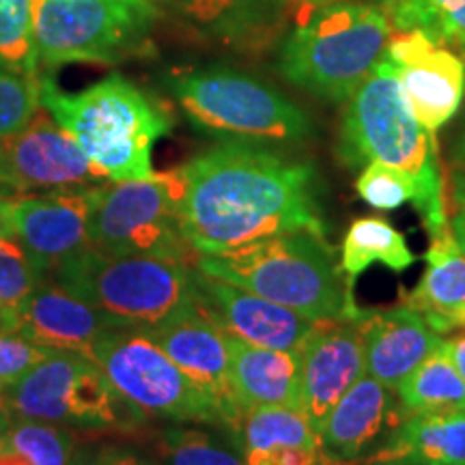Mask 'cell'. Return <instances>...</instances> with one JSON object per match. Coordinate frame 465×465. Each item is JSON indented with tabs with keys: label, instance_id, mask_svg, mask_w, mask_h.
Listing matches in <instances>:
<instances>
[{
	"label": "cell",
	"instance_id": "6da1fadb",
	"mask_svg": "<svg viewBox=\"0 0 465 465\" xmlns=\"http://www.w3.org/2000/svg\"><path fill=\"white\" fill-rule=\"evenodd\" d=\"M182 226L196 254L295 231L328 235L317 168L272 144L223 141L179 166Z\"/></svg>",
	"mask_w": 465,
	"mask_h": 465
},
{
	"label": "cell",
	"instance_id": "7a4b0ae2",
	"mask_svg": "<svg viewBox=\"0 0 465 465\" xmlns=\"http://www.w3.org/2000/svg\"><path fill=\"white\" fill-rule=\"evenodd\" d=\"M194 267L287 306L311 322H342L362 312L342 276L336 250L315 231L267 237L218 254H196Z\"/></svg>",
	"mask_w": 465,
	"mask_h": 465
},
{
	"label": "cell",
	"instance_id": "3957f363",
	"mask_svg": "<svg viewBox=\"0 0 465 465\" xmlns=\"http://www.w3.org/2000/svg\"><path fill=\"white\" fill-rule=\"evenodd\" d=\"M39 100L110 182L149 179L155 144L173 132L164 106L121 74H110L78 93L61 91L44 75Z\"/></svg>",
	"mask_w": 465,
	"mask_h": 465
},
{
	"label": "cell",
	"instance_id": "277c9868",
	"mask_svg": "<svg viewBox=\"0 0 465 465\" xmlns=\"http://www.w3.org/2000/svg\"><path fill=\"white\" fill-rule=\"evenodd\" d=\"M345 104L339 138L341 160L351 168L381 162L410 174L418 185L414 207L424 229L431 237L444 231L449 220L435 134L424 130L411 114L386 56Z\"/></svg>",
	"mask_w": 465,
	"mask_h": 465
},
{
	"label": "cell",
	"instance_id": "5b68a950",
	"mask_svg": "<svg viewBox=\"0 0 465 465\" xmlns=\"http://www.w3.org/2000/svg\"><path fill=\"white\" fill-rule=\"evenodd\" d=\"M391 35L381 5L332 0L302 11L278 52V72L319 100L342 104L386 54Z\"/></svg>",
	"mask_w": 465,
	"mask_h": 465
},
{
	"label": "cell",
	"instance_id": "8992f818",
	"mask_svg": "<svg viewBox=\"0 0 465 465\" xmlns=\"http://www.w3.org/2000/svg\"><path fill=\"white\" fill-rule=\"evenodd\" d=\"M48 278L136 330L166 322L199 298L194 265L147 254H110L95 246L78 250Z\"/></svg>",
	"mask_w": 465,
	"mask_h": 465
},
{
	"label": "cell",
	"instance_id": "52a82bcc",
	"mask_svg": "<svg viewBox=\"0 0 465 465\" xmlns=\"http://www.w3.org/2000/svg\"><path fill=\"white\" fill-rule=\"evenodd\" d=\"M171 91L196 130L223 141L298 144L315 136V121L284 93L231 67L173 75Z\"/></svg>",
	"mask_w": 465,
	"mask_h": 465
},
{
	"label": "cell",
	"instance_id": "ba28073f",
	"mask_svg": "<svg viewBox=\"0 0 465 465\" xmlns=\"http://www.w3.org/2000/svg\"><path fill=\"white\" fill-rule=\"evenodd\" d=\"M15 418L84 431H138L149 420L110 383L91 358L54 351L7 383Z\"/></svg>",
	"mask_w": 465,
	"mask_h": 465
},
{
	"label": "cell",
	"instance_id": "9c48e42d",
	"mask_svg": "<svg viewBox=\"0 0 465 465\" xmlns=\"http://www.w3.org/2000/svg\"><path fill=\"white\" fill-rule=\"evenodd\" d=\"M91 360L116 391L147 418L209 424L235 438L224 407L196 386L143 330H114L97 342Z\"/></svg>",
	"mask_w": 465,
	"mask_h": 465
},
{
	"label": "cell",
	"instance_id": "30bf717a",
	"mask_svg": "<svg viewBox=\"0 0 465 465\" xmlns=\"http://www.w3.org/2000/svg\"><path fill=\"white\" fill-rule=\"evenodd\" d=\"M182 199L179 168L149 179L104 183L91 213V246L110 254H147L194 265L196 252L182 226Z\"/></svg>",
	"mask_w": 465,
	"mask_h": 465
},
{
	"label": "cell",
	"instance_id": "8fae6325",
	"mask_svg": "<svg viewBox=\"0 0 465 465\" xmlns=\"http://www.w3.org/2000/svg\"><path fill=\"white\" fill-rule=\"evenodd\" d=\"M155 17L149 0H35L37 65L124 61L143 48Z\"/></svg>",
	"mask_w": 465,
	"mask_h": 465
},
{
	"label": "cell",
	"instance_id": "7c38bea8",
	"mask_svg": "<svg viewBox=\"0 0 465 465\" xmlns=\"http://www.w3.org/2000/svg\"><path fill=\"white\" fill-rule=\"evenodd\" d=\"M110 179L44 106L25 130L0 138V194L31 196L84 190Z\"/></svg>",
	"mask_w": 465,
	"mask_h": 465
},
{
	"label": "cell",
	"instance_id": "4fadbf2b",
	"mask_svg": "<svg viewBox=\"0 0 465 465\" xmlns=\"http://www.w3.org/2000/svg\"><path fill=\"white\" fill-rule=\"evenodd\" d=\"M411 114L435 134L457 114L465 95V63L420 28L392 31L386 54Z\"/></svg>",
	"mask_w": 465,
	"mask_h": 465
},
{
	"label": "cell",
	"instance_id": "5bb4252c",
	"mask_svg": "<svg viewBox=\"0 0 465 465\" xmlns=\"http://www.w3.org/2000/svg\"><path fill=\"white\" fill-rule=\"evenodd\" d=\"M100 188L102 185L14 199V237L45 278L78 250L91 246L89 224Z\"/></svg>",
	"mask_w": 465,
	"mask_h": 465
},
{
	"label": "cell",
	"instance_id": "9a60e30c",
	"mask_svg": "<svg viewBox=\"0 0 465 465\" xmlns=\"http://www.w3.org/2000/svg\"><path fill=\"white\" fill-rule=\"evenodd\" d=\"M405 418L397 392L364 373L342 394L319 429V465L366 463Z\"/></svg>",
	"mask_w": 465,
	"mask_h": 465
},
{
	"label": "cell",
	"instance_id": "2e32d148",
	"mask_svg": "<svg viewBox=\"0 0 465 465\" xmlns=\"http://www.w3.org/2000/svg\"><path fill=\"white\" fill-rule=\"evenodd\" d=\"M158 17L201 42L257 52L276 42L293 0H149Z\"/></svg>",
	"mask_w": 465,
	"mask_h": 465
},
{
	"label": "cell",
	"instance_id": "e0dca14e",
	"mask_svg": "<svg viewBox=\"0 0 465 465\" xmlns=\"http://www.w3.org/2000/svg\"><path fill=\"white\" fill-rule=\"evenodd\" d=\"M196 308L224 334L270 349L295 351L304 345L317 322L287 306L261 298L235 284L196 270Z\"/></svg>",
	"mask_w": 465,
	"mask_h": 465
},
{
	"label": "cell",
	"instance_id": "ac0fdd59",
	"mask_svg": "<svg viewBox=\"0 0 465 465\" xmlns=\"http://www.w3.org/2000/svg\"><path fill=\"white\" fill-rule=\"evenodd\" d=\"M360 317L317 323L300 347V407L317 433L342 394L366 373Z\"/></svg>",
	"mask_w": 465,
	"mask_h": 465
},
{
	"label": "cell",
	"instance_id": "d6986e66",
	"mask_svg": "<svg viewBox=\"0 0 465 465\" xmlns=\"http://www.w3.org/2000/svg\"><path fill=\"white\" fill-rule=\"evenodd\" d=\"M11 330L25 334L50 351H67L91 358L97 342L114 330L127 328L119 319L80 300L72 291L45 278L9 315Z\"/></svg>",
	"mask_w": 465,
	"mask_h": 465
},
{
	"label": "cell",
	"instance_id": "ffe728a7",
	"mask_svg": "<svg viewBox=\"0 0 465 465\" xmlns=\"http://www.w3.org/2000/svg\"><path fill=\"white\" fill-rule=\"evenodd\" d=\"M143 332L158 342L162 351L196 386L212 394L224 407L232 422V429H235L237 440L243 411L237 405L235 392H232L229 347H226V336L223 330L209 322L194 304L166 319V322L153 325V328L143 330Z\"/></svg>",
	"mask_w": 465,
	"mask_h": 465
},
{
	"label": "cell",
	"instance_id": "44dd1931",
	"mask_svg": "<svg viewBox=\"0 0 465 465\" xmlns=\"http://www.w3.org/2000/svg\"><path fill=\"white\" fill-rule=\"evenodd\" d=\"M360 332L366 375L394 392L401 381L444 342V336L405 304L360 317Z\"/></svg>",
	"mask_w": 465,
	"mask_h": 465
},
{
	"label": "cell",
	"instance_id": "7402d4cb",
	"mask_svg": "<svg viewBox=\"0 0 465 465\" xmlns=\"http://www.w3.org/2000/svg\"><path fill=\"white\" fill-rule=\"evenodd\" d=\"M237 446L246 465H319V433L298 405L257 407L243 414Z\"/></svg>",
	"mask_w": 465,
	"mask_h": 465
},
{
	"label": "cell",
	"instance_id": "603a6c76",
	"mask_svg": "<svg viewBox=\"0 0 465 465\" xmlns=\"http://www.w3.org/2000/svg\"><path fill=\"white\" fill-rule=\"evenodd\" d=\"M224 336L232 392L243 414L257 407H300V349L284 351Z\"/></svg>",
	"mask_w": 465,
	"mask_h": 465
},
{
	"label": "cell",
	"instance_id": "cb8c5ba5",
	"mask_svg": "<svg viewBox=\"0 0 465 465\" xmlns=\"http://www.w3.org/2000/svg\"><path fill=\"white\" fill-rule=\"evenodd\" d=\"M424 274L405 298L438 334L465 330V254L449 226L431 237L424 252Z\"/></svg>",
	"mask_w": 465,
	"mask_h": 465
},
{
	"label": "cell",
	"instance_id": "d4e9b609",
	"mask_svg": "<svg viewBox=\"0 0 465 465\" xmlns=\"http://www.w3.org/2000/svg\"><path fill=\"white\" fill-rule=\"evenodd\" d=\"M366 463L465 465V407L405 418Z\"/></svg>",
	"mask_w": 465,
	"mask_h": 465
},
{
	"label": "cell",
	"instance_id": "484cf974",
	"mask_svg": "<svg viewBox=\"0 0 465 465\" xmlns=\"http://www.w3.org/2000/svg\"><path fill=\"white\" fill-rule=\"evenodd\" d=\"M414 261L416 257L407 246L403 232L383 218L369 216L353 220L342 237L339 265L351 289L356 278L369 267L386 265L394 274H401L410 270Z\"/></svg>",
	"mask_w": 465,
	"mask_h": 465
},
{
	"label": "cell",
	"instance_id": "4316f807",
	"mask_svg": "<svg viewBox=\"0 0 465 465\" xmlns=\"http://www.w3.org/2000/svg\"><path fill=\"white\" fill-rule=\"evenodd\" d=\"M397 397L407 418L431 414V411L463 410L465 380L457 371L444 342L401 381Z\"/></svg>",
	"mask_w": 465,
	"mask_h": 465
},
{
	"label": "cell",
	"instance_id": "83f0119b",
	"mask_svg": "<svg viewBox=\"0 0 465 465\" xmlns=\"http://www.w3.org/2000/svg\"><path fill=\"white\" fill-rule=\"evenodd\" d=\"M162 465H246L229 431L209 424L171 422L155 433Z\"/></svg>",
	"mask_w": 465,
	"mask_h": 465
},
{
	"label": "cell",
	"instance_id": "f1b7e54d",
	"mask_svg": "<svg viewBox=\"0 0 465 465\" xmlns=\"http://www.w3.org/2000/svg\"><path fill=\"white\" fill-rule=\"evenodd\" d=\"M78 446L67 427L15 418L0 438V465H69Z\"/></svg>",
	"mask_w": 465,
	"mask_h": 465
},
{
	"label": "cell",
	"instance_id": "f546056e",
	"mask_svg": "<svg viewBox=\"0 0 465 465\" xmlns=\"http://www.w3.org/2000/svg\"><path fill=\"white\" fill-rule=\"evenodd\" d=\"M0 63L28 75L39 74L35 0H0Z\"/></svg>",
	"mask_w": 465,
	"mask_h": 465
},
{
	"label": "cell",
	"instance_id": "4dcf8cb0",
	"mask_svg": "<svg viewBox=\"0 0 465 465\" xmlns=\"http://www.w3.org/2000/svg\"><path fill=\"white\" fill-rule=\"evenodd\" d=\"M45 281L20 242L0 237V312L11 315Z\"/></svg>",
	"mask_w": 465,
	"mask_h": 465
},
{
	"label": "cell",
	"instance_id": "1f68e13d",
	"mask_svg": "<svg viewBox=\"0 0 465 465\" xmlns=\"http://www.w3.org/2000/svg\"><path fill=\"white\" fill-rule=\"evenodd\" d=\"M39 108V75L15 72L0 63V138L25 130Z\"/></svg>",
	"mask_w": 465,
	"mask_h": 465
},
{
	"label": "cell",
	"instance_id": "d6a6232c",
	"mask_svg": "<svg viewBox=\"0 0 465 465\" xmlns=\"http://www.w3.org/2000/svg\"><path fill=\"white\" fill-rule=\"evenodd\" d=\"M356 192L366 205L380 212H394L405 203H416L418 185L410 174L399 168L381 164V162H369L360 171L356 182Z\"/></svg>",
	"mask_w": 465,
	"mask_h": 465
},
{
	"label": "cell",
	"instance_id": "836d02e7",
	"mask_svg": "<svg viewBox=\"0 0 465 465\" xmlns=\"http://www.w3.org/2000/svg\"><path fill=\"white\" fill-rule=\"evenodd\" d=\"M465 0H381V9L391 20L392 31H420L433 33L441 17L461 9Z\"/></svg>",
	"mask_w": 465,
	"mask_h": 465
},
{
	"label": "cell",
	"instance_id": "e575fe53",
	"mask_svg": "<svg viewBox=\"0 0 465 465\" xmlns=\"http://www.w3.org/2000/svg\"><path fill=\"white\" fill-rule=\"evenodd\" d=\"M50 353L54 351L37 345L15 330L0 332V383L20 380L33 366L44 362Z\"/></svg>",
	"mask_w": 465,
	"mask_h": 465
},
{
	"label": "cell",
	"instance_id": "d590c367",
	"mask_svg": "<svg viewBox=\"0 0 465 465\" xmlns=\"http://www.w3.org/2000/svg\"><path fill=\"white\" fill-rule=\"evenodd\" d=\"M446 220L449 229L455 237L457 246L465 254V171L452 173L450 179V201L446 203Z\"/></svg>",
	"mask_w": 465,
	"mask_h": 465
},
{
	"label": "cell",
	"instance_id": "8d00e7d4",
	"mask_svg": "<svg viewBox=\"0 0 465 465\" xmlns=\"http://www.w3.org/2000/svg\"><path fill=\"white\" fill-rule=\"evenodd\" d=\"M89 465H160L153 459L125 444H104L89 450Z\"/></svg>",
	"mask_w": 465,
	"mask_h": 465
},
{
	"label": "cell",
	"instance_id": "74e56055",
	"mask_svg": "<svg viewBox=\"0 0 465 465\" xmlns=\"http://www.w3.org/2000/svg\"><path fill=\"white\" fill-rule=\"evenodd\" d=\"M431 37L435 42L444 45H457V48H465V5L461 9L452 11L446 17H441L438 26L433 28Z\"/></svg>",
	"mask_w": 465,
	"mask_h": 465
},
{
	"label": "cell",
	"instance_id": "f35d334b",
	"mask_svg": "<svg viewBox=\"0 0 465 465\" xmlns=\"http://www.w3.org/2000/svg\"><path fill=\"white\" fill-rule=\"evenodd\" d=\"M444 345H446V349H449V353H450L452 362H455V366H457V371L465 380V330H461V332L452 336V339H446Z\"/></svg>",
	"mask_w": 465,
	"mask_h": 465
},
{
	"label": "cell",
	"instance_id": "ab89813d",
	"mask_svg": "<svg viewBox=\"0 0 465 465\" xmlns=\"http://www.w3.org/2000/svg\"><path fill=\"white\" fill-rule=\"evenodd\" d=\"M14 422H15V416L7 399V383H0V438L9 431Z\"/></svg>",
	"mask_w": 465,
	"mask_h": 465
},
{
	"label": "cell",
	"instance_id": "60d3db41",
	"mask_svg": "<svg viewBox=\"0 0 465 465\" xmlns=\"http://www.w3.org/2000/svg\"><path fill=\"white\" fill-rule=\"evenodd\" d=\"M11 207H14V199L0 194V237L14 235V229H11Z\"/></svg>",
	"mask_w": 465,
	"mask_h": 465
},
{
	"label": "cell",
	"instance_id": "b9f144b4",
	"mask_svg": "<svg viewBox=\"0 0 465 465\" xmlns=\"http://www.w3.org/2000/svg\"><path fill=\"white\" fill-rule=\"evenodd\" d=\"M455 160H457L459 168H463V171H465V132L461 134V136H459V141H457V147H455Z\"/></svg>",
	"mask_w": 465,
	"mask_h": 465
},
{
	"label": "cell",
	"instance_id": "7bdbcfd3",
	"mask_svg": "<svg viewBox=\"0 0 465 465\" xmlns=\"http://www.w3.org/2000/svg\"><path fill=\"white\" fill-rule=\"evenodd\" d=\"M69 465H89V450H78Z\"/></svg>",
	"mask_w": 465,
	"mask_h": 465
},
{
	"label": "cell",
	"instance_id": "ee69618b",
	"mask_svg": "<svg viewBox=\"0 0 465 465\" xmlns=\"http://www.w3.org/2000/svg\"><path fill=\"white\" fill-rule=\"evenodd\" d=\"M298 3L302 5V11L322 7V0H298Z\"/></svg>",
	"mask_w": 465,
	"mask_h": 465
},
{
	"label": "cell",
	"instance_id": "f6af8a7d",
	"mask_svg": "<svg viewBox=\"0 0 465 465\" xmlns=\"http://www.w3.org/2000/svg\"><path fill=\"white\" fill-rule=\"evenodd\" d=\"M7 330H11L9 317L5 315V312H0V332H7Z\"/></svg>",
	"mask_w": 465,
	"mask_h": 465
},
{
	"label": "cell",
	"instance_id": "bcb514c9",
	"mask_svg": "<svg viewBox=\"0 0 465 465\" xmlns=\"http://www.w3.org/2000/svg\"><path fill=\"white\" fill-rule=\"evenodd\" d=\"M358 465H399V463H358Z\"/></svg>",
	"mask_w": 465,
	"mask_h": 465
},
{
	"label": "cell",
	"instance_id": "7dc6e473",
	"mask_svg": "<svg viewBox=\"0 0 465 465\" xmlns=\"http://www.w3.org/2000/svg\"><path fill=\"white\" fill-rule=\"evenodd\" d=\"M325 3H332V0H322V5H325Z\"/></svg>",
	"mask_w": 465,
	"mask_h": 465
}]
</instances>
